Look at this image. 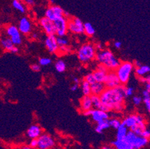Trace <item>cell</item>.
Returning <instances> with one entry per match:
<instances>
[{"label":"cell","mask_w":150,"mask_h":149,"mask_svg":"<svg viewBox=\"0 0 150 149\" xmlns=\"http://www.w3.org/2000/svg\"><path fill=\"white\" fill-rule=\"evenodd\" d=\"M124 85H119L114 88H105L99 98L102 105H104L108 112L110 110L120 112L125 107V90Z\"/></svg>","instance_id":"1"},{"label":"cell","mask_w":150,"mask_h":149,"mask_svg":"<svg viewBox=\"0 0 150 149\" xmlns=\"http://www.w3.org/2000/svg\"><path fill=\"white\" fill-rule=\"evenodd\" d=\"M99 64H102L108 69V71H115L120 64V61L112 52L107 49H103L96 52L95 58Z\"/></svg>","instance_id":"2"},{"label":"cell","mask_w":150,"mask_h":149,"mask_svg":"<svg viewBox=\"0 0 150 149\" xmlns=\"http://www.w3.org/2000/svg\"><path fill=\"white\" fill-rule=\"evenodd\" d=\"M96 51L94 44L91 43H84L78 49V59L82 64H89L96 58Z\"/></svg>","instance_id":"3"},{"label":"cell","mask_w":150,"mask_h":149,"mask_svg":"<svg viewBox=\"0 0 150 149\" xmlns=\"http://www.w3.org/2000/svg\"><path fill=\"white\" fill-rule=\"evenodd\" d=\"M133 63L130 61H122L120 62L119 66L116 69L115 72L121 85L127 84L130 80L132 72L134 71Z\"/></svg>","instance_id":"4"},{"label":"cell","mask_w":150,"mask_h":149,"mask_svg":"<svg viewBox=\"0 0 150 149\" xmlns=\"http://www.w3.org/2000/svg\"><path fill=\"white\" fill-rule=\"evenodd\" d=\"M5 31H6V34L8 38H10L14 46H18L22 44L23 37H22L21 33L18 30L17 26L13 25H10L8 26H7Z\"/></svg>","instance_id":"5"},{"label":"cell","mask_w":150,"mask_h":149,"mask_svg":"<svg viewBox=\"0 0 150 149\" xmlns=\"http://www.w3.org/2000/svg\"><path fill=\"white\" fill-rule=\"evenodd\" d=\"M83 114L85 117H91V119L96 123L100 122L104 120H108L109 119L108 112L97 110V109H91V110H87V111L83 112Z\"/></svg>","instance_id":"6"},{"label":"cell","mask_w":150,"mask_h":149,"mask_svg":"<svg viewBox=\"0 0 150 149\" xmlns=\"http://www.w3.org/2000/svg\"><path fill=\"white\" fill-rule=\"evenodd\" d=\"M54 28H55V35L57 37H65L68 32V19L61 16L56 20L53 21Z\"/></svg>","instance_id":"7"},{"label":"cell","mask_w":150,"mask_h":149,"mask_svg":"<svg viewBox=\"0 0 150 149\" xmlns=\"http://www.w3.org/2000/svg\"><path fill=\"white\" fill-rule=\"evenodd\" d=\"M64 10L61 7L58 5H51L46 8L45 11V17L53 22L61 16H64Z\"/></svg>","instance_id":"8"},{"label":"cell","mask_w":150,"mask_h":149,"mask_svg":"<svg viewBox=\"0 0 150 149\" xmlns=\"http://www.w3.org/2000/svg\"><path fill=\"white\" fill-rule=\"evenodd\" d=\"M68 31L75 35L84 34V23L77 17L68 20Z\"/></svg>","instance_id":"9"},{"label":"cell","mask_w":150,"mask_h":149,"mask_svg":"<svg viewBox=\"0 0 150 149\" xmlns=\"http://www.w3.org/2000/svg\"><path fill=\"white\" fill-rule=\"evenodd\" d=\"M55 145L54 140L48 133H42L38 138V149H50Z\"/></svg>","instance_id":"10"},{"label":"cell","mask_w":150,"mask_h":149,"mask_svg":"<svg viewBox=\"0 0 150 149\" xmlns=\"http://www.w3.org/2000/svg\"><path fill=\"white\" fill-rule=\"evenodd\" d=\"M143 121H146L144 116L140 114H131L124 118L123 120L121 121V123L125 125L126 128L130 129L134 125H135L137 123L143 122Z\"/></svg>","instance_id":"11"},{"label":"cell","mask_w":150,"mask_h":149,"mask_svg":"<svg viewBox=\"0 0 150 149\" xmlns=\"http://www.w3.org/2000/svg\"><path fill=\"white\" fill-rule=\"evenodd\" d=\"M39 25L47 36L55 35V28L52 21L44 16L39 20Z\"/></svg>","instance_id":"12"},{"label":"cell","mask_w":150,"mask_h":149,"mask_svg":"<svg viewBox=\"0 0 150 149\" xmlns=\"http://www.w3.org/2000/svg\"><path fill=\"white\" fill-rule=\"evenodd\" d=\"M17 28L20 32L21 33V35H28L31 34L32 31V23L28 17L23 16L19 21Z\"/></svg>","instance_id":"13"},{"label":"cell","mask_w":150,"mask_h":149,"mask_svg":"<svg viewBox=\"0 0 150 149\" xmlns=\"http://www.w3.org/2000/svg\"><path fill=\"white\" fill-rule=\"evenodd\" d=\"M44 44L47 51L51 54H56L58 52V46L56 41V36H47L44 40Z\"/></svg>","instance_id":"14"},{"label":"cell","mask_w":150,"mask_h":149,"mask_svg":"<svg viewBox=\"0 0 150 149\" xmlns=\"http://www.w3.org/2000/svg\"><path fill=\"white\" fill-rule=\"evenodd\" d=\"M104 84L106 88H114V87L120 85V83L115 71H108Z\"/></svg>","instance_id":"15"},{"label":"cell","mask_w":150,"mask_h":149,"mask_svg":"<svg viewBox=\"0 0 150 149\" xmlns=\"http://www.w3.org/2000/svg\"><path fill=\"white\" fill-rule=\"evenodd\" d=\"M108 72V70L107 68L105 67L104 66L102 65V64H99L96 66V69L92 73L93 75L96 82L104 83L105 81L106 76H107Z\"/></svg>","instance_id":"16"},{"label":"cell","mask_w":150,"mask_h":149,"mask_svg":"<svg viewBox=\"0 0 150 149\" xmlns=\"http://www.w3.org/2000/svg\"><path fill=\"white\" fill-rule=\"evenodd\" d=\"M43 133V129L38 124H33L28 128L26 134L28 138L31 139H38Z\"/></svg>","instance_id":"17"},{"label":"cell","mask_w":150,"mask_h":149,"mask_svg":"<svg viewBox=\"0 0 150 149\" xmlns=\"http://www.w3.org/2000/svg\"><path fill=\"white\" fill-rule=\"evenodd\" d=\"M0 43H1V46H2V48L5 50H6V51L10 52L12 53H17L19 52L18 47L13 45V43H12V41L11 40L10 38H2L1 41H0Z\"/></svg>","instance_id":"18"},{"label":"cell","mask_w":150,"mask_h":149,"mask_svg":"<svg viewBox=\"0 0 150 149\" xmlns=\"http://www.w3.org/2000/svg\"><path fill=\"white\" fill-rule=\"evenodd\" d=\"M80 108L81 111L84 112L93 109L92 102L90 95H84L80 100Z\"/></svg>","instance_id":"19"},{"label":"cell","mask_w":150,"mask_h":149,"mask_svg":"<svg viewBox=\"0 0 150 149\" xmlns=\"http://www.w3.org/2000/svg\"><path fill=\"white\" fill-rule=\"evenodd\" d=\"M149 143V139L144 138L143 136H137L135 140L132 143V146L133 149H141L144 147L146 146V145Z\"/></svg>","instance_id":"20"},{"label":"cell","mask_w":150,"mask_h":149,"mask_svg":"<svg viewBox=\"0 0 150 149\" xmlns=\"http://www.w3.org/2000/svg\"><path fill=\"white\" fill-rule=\"evenodd\" d=\"M105 88L106 87L105 86L104 83L96 82V83H94V84H91V95H100Z\"/></svg>","instance_id":"21"},{"label":"cell","mask_w":150,"mask_h":149,"mask_svg":"<svg viewBox=\"0 0 150 149\" xmlns=\"http://www.w3.org/2000/svg\"><path fill=\"white\" fill-rule=\"evenodd\" d=\"M90 96H91V102H92V105L93 109H97V110H103V111L108 112L104 105H102L100 98H99V95H91Z\"/></svg>","instance_id":"22"},{"label":"cell","mask_w":150,"mask_h":149,"mask_svg":"<svg viewBox=\"0 0 150 149\" xmlns=\"http://www.w3.org/2000/svg\"><path fill=\"white\" fill-rule=\"evenodd\" d=\"M111 145L115 149H133L132 146L125 141V139H121V140L116 139L115 141L111 143Z\"/></svg>","instance_id":"23"},{"label":"cell","mask_w":150,"mask_h":149,"mask_svg":"<svg viewBox=\"0 0 150 149\" xmlns=\"http://www.w3.org/2000/svg\"><path fill=\"white\" fill-rule=\"evenodd\" d=\"M150 71V68L147 65H141L138 67H136L135 74L138 78L145 77L149 74Z\"/></svg>","instance_id":"24"},{"label":"cell","mask_w":150,"mask_h":149,"mask_svg":"<svg viewBox=\"0 0 150 149\" xmlns=\"http://www.w3.org/2000/svg\"><path fill=\"white\" fill-rule=\"evenodd\" d=\"M146 122L143 121V122L137 123L135 125H134L132 128H130V131H133L134 133L137 135V136H140L142 131L146 129Z\"/></svg>","instance_id":"25"},{"label":"cell","mask_w":150,"mask_h":149,"mask_svg":"<svg viewBox=\"0 0 150 149\" xmlns=\"http://www.w3.org/2000/svg\"><path fill=\"white\" fill-rule=\"evenodd\" d=\"M129 128H127L124 125H122L121 123V125L120 127L117 129V134H116V138L118 140H121V139H125V136L127 133Z\"/></svg>","instance_id":"26"},{"label":"cell","mask_w":150,"mask_h":149,"mask_svg":"<svg viewBox=\"0 0 150 149\" xmlns=\"http://www.w3.org/2000/svg\"><path fill=\"white\" fill-rule=\"evenodd\" d=\"M110 128V125H109L108 120H104V121H102L100 122L96 123V126L95 128V131H96V133H102L103 131L105 130H107Z\"/></svg>","instance_id":"27"},{"label":"cell","mask_w":150,"mask_h":149,"mask_svg":"<svg viewBox=\"0 0 150 149\" xmlns=\"http://www.w3.org/2000/svg\"><path fill=\"white\" fill-rule=\"evenodd\" d=\"M12 5L13 8L15 10L18 11L19 12L22 13H25L26 11V8H25V5L22 1H19V0H13L12 2Z\"/></svg>","instance_id":"28"},{"label":"cell","mask_w":150,"mask_h":149,"mask_svg":"<svg viewBox=\"0 0 150 149\" xmlns=\"http://www.w3.org/2000/svg\"><path fill=\"white\" fill-rule=\"evenodd\" d=\"M84 33L87 36L93 37L95 35L96 31H95V28H93L91 23H84Z\"/></svg>","instance_id":"29"},{"label":"cell","mask_w":150,"mask_h":149,"mask_svg":"<svg viewBox=\"0 0 150 149\" xmlns=\"http://www.w3.org/2000/svg\"><path fill=\"white\" fill-rule=\"evenodd\" d=\"M81 90H82V93L84 95H91V84L86 81L85 80L81 81Z\"/></svg>","instance_id":"30"},{"label":"cell","mask_w":150,"mask_h":149,"mask_svg":"<svg viewBox=\"0 0 150 149\" xmlns=\"http://www.w3.org/2000/svg\"><path fill=\"white\" fill-rule=\"evenodd\" d=\"M54 67H55V70L57 72L62 73V72H65L67 69L66 63L63 60H58L54 64Z\"/></svg>","instance_id":"31"},{"label":"cell","mask_w":150,"mask_h":149,"mask_svg":"<svg viewBox=\"0 0 150 149\" xmlns=\"http://www.w3.org/2000/svg\"><path fill=\"white\" fill-rule=\"evenodd\" d=\"M56 41L58 47H64V46H69V43L67 38L65 37H56Z\"/></svg>","instance_id":"32"},{"label":"cell","mask_w":150,"mask_h":149,"mask_svg":"<svg viewBox=\"0 0 150 149\" xmlns=\"http://www.w3.org/2000/svg\"><path fill=\"white\" fill-rule=\"evenodd\" d=\"M108 123L110 127H112L113 128L117 130L119 128L120 125H121V121L117 118H112L110 119H108Z\"/></svg>","instance_id":"33"},{"label":"cell","mask_w":150,"mask_h":149,"mask_svg":"<svg viewBox=\"0 0 150 149\" xmlns=\"http://www.w3.org/2000/svg\"><path fill=\"white\" fill-rule=\"evenodd\" d=\"M52 59L50 57H40L39 59V65L40 66H46L51 64Z\"/></svg>","instance_id":"34"},{"label":"cell","mask_w":150,"mask_h":149,"mask_svg":"<svg viewBox=\"0 0 150 149\" xmlns=\"http://www.w3.org/2000/svg\"><path fill=\"white\" fill-rule=\"evenodd\" d=\"M84 80H85L86 81L88 82V83H89L90 84H94V83H96V80H95V78H94L93 75V73L91 72V73H88L85 76V77H84Z\"/></svg>","instance_id":"35"},{"label":"cell","mask_w":150,"mask_h":149,"mask_svg":"<svg viewBox=\"0 0 150 149\" xmlns=\"http://www.w3.org/2000/svg\"><path fill=\"white\" fill-rule=\"evenodd\" d=\"M134 90L133 87H125V90H124V93H125V98H126V97L132 96V95L134 94Z\"/></svg>","instance_id":"36"},{"label":"cell","mask_w":150,"mask_h":149,"mask_svg":"<svg viewBox=\"0 0 150 149\" xmlns=\"http://www.w3.org/2000/svg\"><path fill=\"white\" fill-rule=\"evenodd\" d=\"M132 101H133L134 105H136V106H139L143 102V98L139 95H134L132 98Z\"/></svg>","instance_id":"37"},{"label":"cell","mask_w":150,"mask_h":149,"mask_svg":"<svg viewBox=\"0 0 150 149\" xmlns=\"http://www.w3.org/2000/svg\"><path fill=\"white\" fill-rule=\"evenodd\" d=\"M70 52V49L69 46H64V47H59L58 48V53L61 54H67Z\"/></svg>","instance_id":"38"},{"label":"cell","mask_w":150,"mask_h":149,"mask_svg":"<svg viewBox=\"0 0 150 149\" xmlns=\"http://www.w3.org/2000/svg\"><path fill=\"white\" fill-rule=\"evenodd\" d=\"M143 102L144 103L146 108L148 110V112L150 111V97L149 98H144L143 99Z\"/></svg>","instance_id":"39"},{"label":"cell","mask_w":150,"mask_h":149,"mask_svg":"<svg viewBox=\"0 0 150 149\" xmlns=\"http://www.w3.org/2000/svg\"><path fill=\"white\" fill-rule=\"evenodd\" d=\"M140 136H143L144 138H146V139H149L150 137V131L148 128H146L144 131H142L141 134H140Z\"/></svg>","instance_id":"40"},{"label":"cell","mask_w":150,"mask_h":149,"mask_svg":"<svg viewBox=\"0 0 150 149\" xmlns=\"http://www.w3.org/2000/svg\"><path fill=\"white\" fill-rule=\"evenodd\" d=\"M31 69L34 72H40L41 70V66L38 64H34L31 66Z\"/></svg>","instance_id":"41"},{"label":"cell","mask_w":150,"mask_h":149,"mask_svg":"<svg viewBox=\"0 0 150 149\" xmlns=\"http://www.w3.org/2000/svg\"><path fill=\"white\" fill-rule=\"evenodd\" d=\"M29 146L33 148H36L38 147V139H32L29 143Z\"/></svg>","instance_id":"42"},{"label":"cell","mask_w":150,"mask_h":149,"mask_svg":"<svg viewBox=\"0 0 150 149\" xmlns=\"http://www.w3.org/2000/svg\"><path fill=\"white\" fill-rule=\"evenodd\" d=\"M23 1H24V3L28 6L33 7L35 5V0H23Z\"/></svg>","instance_id":"43"},{"label":"cell","mask_w":150,"mask_h":149,"mask_svg":"<svg viewBox=\"0 0 150 149\" xmlns=\"http://www.w3.org/2000/svg\"><path fill=\"white\" fill-rule=\"evenodd\" d=\"M142 95H143V97L144 98H149L150 97V91H148V90H146L145 89V90L143 91V93H142Z\"/></svg>","instance_id":"44"},{"label":"cell","mask_w":150,"mask_h":149,"mask_svg":"<svg viewBox=\"0 0 150 149\" xmlns=\"http://www.w3.org/2000/svg\"><path fill=\"white\" fill-rule=\"evenodd\" d=\"M79 87V84H73V85L71 86L70 90L72 91V92H76V91H77V90H78Z\"/></svg>","instance_id":"45"},{"label":"cell","mask_w":150,"mask_h":149,"mask_svg":"<svg viewBox=\"0 0 150 149\" xmlns=\"http://www.w3.org/2000/svg\"><path fill=\"white\" fill-rule=\"evenodd\" d=\"M114 47L117 49H121V47H122V43L120 42V41H116V42H114Z\"/></svg>","instance_id":"46"},{"label":"cell","mask_w":150,"mask_h":149,"mask_svg":"<svg viewBox=\"0 0 150 149\" xmlns=\"http://www.w3.org/2000/svg\"><path fill=\"white\" fill-rule=\"evenodd\" d=\"M73 82H74V84H80V82H81L80 79L77 77L73 78Z\"/></svg>","instance_id":"47"},{"label":"cell","mask_w":150,"mask_h":149,"mask_svg":"<svg viewBox=\"0 0 150 149\" xmlns=\"http://www.w3.org/2000/svg\"><path fill=\"white\" fill-rule=\"evenodd\" d=\"M31 37L34 40H37L39 37V35H38V33H32V34H31Z\"/></svg>","instance_id":"48"},{"label":"cell","mask_w":150,"mask_h":149,"mask_svg":"<svg viewBox=\"0 0 150 149\" xmlns=\"http://www.w3.org/2000/svg\"><path fill=\"white\" fill-rule=\"evenodd\" d=\"M133 65H134V66L136 68V67H138V66H141L142 64H141V63H140L139 61H134V63L133 64Z\"/></svg>","instance_id":"49"},{"label":"cell","mask_w":150,"mask_h":149,"mask_svg":"<svg viewBox=\"0 0 150 149\" xmlns=\"http://www.w3.org/2000/svg\"><path fill=\"white\" fill-rule=\"evenodd\" d=\"M95 47H96V50H97V49H99V51H100V50L103 49L102 44H97V45H96V46H95Z\"/></svg>","instance_id":"50"},{"label":"cell","mask_w":150,"mask_h":149,"mask_svg":"<svg viewBox=\"0 0 150 149\" xmlns=\"http://www.w3.org/2000/svg\"><path fill=\"white\" fill-rule=\"evenodd\" d=\"M145 87L146 90H148V91H150V83H146Z\"/></svg>","instance_id":"51"},{"label":"cell","mask_w":150,"mask_h":149,"mask_svg":"<svg viewBox=\"0 0 150 149\" xmlns=\"http://www.w3.org/2000/svg\"><path fill=\"white\" fill-rule=\"evenodd\" d=\"M102 149H114L112 147H110V146H103V147H102Z\"/></svg>","instance_id":"52"},{"label":"cell","mask_w":150,"mask_h":149,"mask_svg":"<svg viewBox=\"0 0 150 149\" xmlns=\"http://www.w3.org/2000/svg\"><path fill=\"white\" fill-rule=\"evenodd\" d=\"M22 149H35L33 148H31L30 146H25V147H23Z\"/></svg>","instance_id":"53"},{"label":"cell","mask_w":150,"mask_h":149,"mask_svg":"<svg viewBox=\"0 0 150 149\" xmlns=\"http://www.w3.org/2000/svg\"><path fill=\"white\" fill-rule=\"evenodd\" d=\"M50 3H51L52 5H54V1H53V0H50Z\"/></svg>","instance_id":"54"},{"label":"cell","mask_w":150,"mask_h":149,"mask_svg":"<svg viewBox=\"0 0 150 149\" xmlns=\"http://www.w3.org/2000/svg\"><path fill=\"white\" fill-rule=\"evenodd\" d=\"M19 1H23V0H19Z\"/></svg>","instance_id":"55"}]
</instances>
